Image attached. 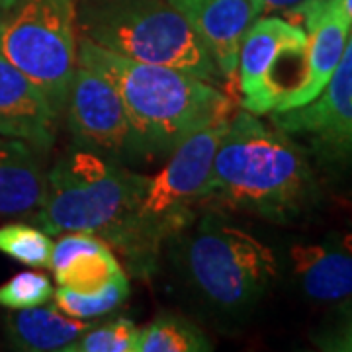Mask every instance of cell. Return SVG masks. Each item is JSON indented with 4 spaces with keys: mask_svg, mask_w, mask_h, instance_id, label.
Wrapping results in <instances>:
<instances>
[{
    "mask_svg": "<svg viewBox=\"0 0 352 352\" xmlns=\"http://www.w3.org/2000/svg\"><path fill=\"white\" fill-rule=\"evenodd\" d=\"M319 200L314 163L276 126L235 112L217 145L204 204L288 223Z\"/></svg>",
    "mask_w": 352,
    "mask_h": 352,
    "instance_id": "6da1fadb",
    "label": "cell"
},
{
    "mask_svg": "<svg viewBox=\"0 0 352 352\" xmlns=\"http://www.w3.org/2000/svg\"><path fill=\"white\" fill-rule=\"evenodd\" d=\"M76 63L116 87L151 159L170 155L194 131L235 113L233 100L212 82L173 67L133 61L82 36L76 38Z\"/></svg>",
    "mask_w": 352,
    "mask_h": 352,
    "instance_id": "7a4b0ae2",
    "label": "cell"
},
{
    "mask_svg": "<svg viewBox=\"0 0 352 352\" xmlns=\"http://www.w3.org/2000/svg\"><path fill=\"white\" fill-rule=\"evenodd\" d=\"M149 175L73 145L45 175L36 223L47 235L92 233L129 261L135 212Z\"/></svg>",
    "mask_w": 352,
    "mask_h": 352,
    "instance_id": "3957f363",
    "label": "cell"
},
{
    "mask_svg": "<svg viewBox=\"0 0 352 352\" xmlns=\"http://www.w3.org/2000/svg\"><path fill=\"white\" fill-rule=\"evenodd\" d=\"M184 284L212 314L237 317L263 300L276 278L270 247L217 214H206L166 241Z\"/></svg>",
    "mask_w": 352,
    "mask_h": 352,
    "instance_id": "277c9868",
    "label": "cell"
},
{
    "mask_svg": "<svg viewBox=\"0 0 352 352\" xmlns=\"http://www.w3.org/2000/svg\"><path fill=\"white\" fill-rule=\"evenodd\" d=\"M78 36L133 61L173 67L219 85L226 76L168 0H78Z\"/></svg>",
    "mask_w": 352,
    "mask_h": 352,
    "instance_id": "5b68a950",
    "label": "cell"
},
{
    "mask_svg": "<svg viewBox=\"0 0 352 352\" xmlns=\"http://www.w3.org/2000/svg\"><path fill=\"white\" fill-rule=\"evenodd\" d=\"M229 120L194 131L170 153L161 173L147 178L135 212L133 252L127 261L133 274L149 276L164 243L194 223L196 208L204 204L215 151Z\"/></svg>",
    "mask_w": 352,
    "mask_h": 352,
    "instance_id": "8992f818",
    "label": "cell"
},
{
    "mask_svg": "<svg viewBox=\"0 0 352 352\" xmlns=\"http://www.w3.org/2000/svg\"><path fill=\"white\" fill-rule=\"evenodd\" d=\"M76 0H18L0 12V55L63 113L76 69Z\"/></svg>",
    "mask_w": 352,
    "mask_h": 352,
    "instance_id": "52a82bcc",
    "label": "cell"
},
{
    "mask_svg": "<svg viewBox=\"0 0 352 352\" xmlns=\"http://www.w3.org/2000/svg\"><path fill=\"white\" fill-rule=\"evenodd\" d=\"M309 38L300 24L278 16H258L239 50L243 110L261 116L276 110L302 85Z\"/></svg>",
    "mask_w": 352,
    "mask_h": 352,
    "instance_id": "ba28073f",
    "label": "cell"
},
{
    "mask_svg": "<svg viewBox=\"0 0 352 352\" xmlns=\"http://www.w3.org/2000/svg\"><path fill=\"white\" fill-rule=\"evenodd\" d=\"M270 122L329 176L352 182V32L319 96L300 108L270 112Z\"/></svg>",
    "mask_w": 352,
    "mask_h": 352,
    "instance_id": "9c48e42d",
    "label": "cell"
},
{
    "mask_svg": "<svg viewBox=\"0 0 352 352\" xmlns=\"http://www.w3.org/2000/svg\"><path fill=\"white\" fill-rule=\"evenodd\" d=\"M63 113L76 147L124 166L151 159L120 92L108 78L87 65L76 63Z\"/></svg>",
    "mask_w": 352,
    "mask_h": 352,
    "instance_id": "30bf717a",
    "label": "cell"
},
{
    "mask_svg": "<svg viewBox=\"0 0 352 352\" xmlns=\"http://www.w3.org/2000/svg\"><path fill=\"white\" fill-rule=\"evenodd\" d=\"M303 20V30L309 38L307 67L302 85L278 106L274 112H284L292 108L305 106L319 96L327 87L329 78L339 67L351 38L352 22L342 10L339 0H323L307 10Z\"/></svg>",
    "mask_w": 352,
    "mask_h": 352,
    "instance_id": "8fae6325",
    "label": "cell"
},
{
    "mask_svg": "<svg viewBox=\"0 0 352 352\" xmlns=\"http://www.w3.org/2000/svg\"><path fill=\"white\" fill-rule=\"evenodd\" d=\"M57 120L43 90L0 55V135L47 153L57 139Z\"/></svg>",
    "mask_w": 352,
    "mask_h": 352,
    "instance_id": "7c38bea8",
    "label": "cell"
},
{
    "mask_svg": "<svg viewBox=\"0 0 352 352\" xmlns=\"http://www.w3.org/2000/svg\"><path fill=\"white\" fill-rule=\"evenodd\" d=\"M182 14L226 78L237 73L239 50L258 18L252 0H168Z\"/></svg>",
    "mask_w": 352,
    "mask_h": 352,
    "instance_id": "4fadbf2b",
    "label": "cell"
},
{
    "mask_svg": "<svg viewBox=\"0 0 352 352\" xmlns=\"http://www.w3.org/2000/svg\"><path fill=\"white\" fill-rule=\"evenodd\" d=\"M36 149L0 135V221H36L43 201L45 173Z\"/></svg>",
    "mask_w": 352,
    "mask_h": 352,
    "instance_id": "5bb4252c",
    "label": "cell"
},
{
    "mask_svg": "<svg viewBox=\"0 0 352 352\" xmlns=\"http://www.w3.org/2000/svg\"><path fill=\"white\" fill-rule=\"evenodd\" d=\"M50 268L59 286L80 294L104 288L113 276L124 272L113 249L92 233H63L53 243Z\"/></svg>",
    "mask_w": 352,
    "mask_h": 352,
    "instance_id": "9a60e30c",
    "label": "cell"
},
{
    "mask_svg": "<svg viewBox=\"0 0 352 352\" xmlns=\"http://www.w3.org/2000/svg\"><path fill=\"white\" fill-rule=\"evenodd\" d=\"M294 274L303 294L315 302H352V252L342 245H294Z\"/></svg>",
    "mask_w": 352,
    "mask_h": 352,
    "instance_id": "2e32d148",
    "label": "cell"
},
{
    "mask_svg": "<svg viewBox=\"0 0 352 352\" xmlns=\"http://www.w3.org/2000/svg\"><path fill=\"white\" fill-rule=\"evenodd\" d=\"M90 323L65 315L57 305L16 309L4 319V335L14 351L65 352L80 339Z\"/></svg>",
    "mask_w": 352,
    "mask_h": 352,
    "instance_id": "e0dca14e",
    "label": "cell"
},
{
    "mask_svg": "<svg viewBox=\"0 0 352 352\" xmlns=\"http://www.w3.org/2000/svg\"><path fill=\"white\" fill-rule=\"evenodd\" d=\"M212 349V340L184 315L161 314L139 329L138 352H208Z\"/></svg>",
    "mask_w": 352,
    "mask_h": 352,
    "instance_id": "ac0fdd59",
    "label": "cell"
},
{
    "mask_svg": "<svg viewBox=\"0 0 352 352\" xmlns=\"http://www.w3.org/2000/svg\"><path fill=\"white\" fill-rule=\"evenodd\" d=\"M129 292H131L129 278L126 272H120L104 288L88 292V294H80L75 289L59 286L53 292V302L65 315L87 321V319L104 317L120 309L129 298Z\"/></svg>",
    "mask_w": 352,
    "mask_h": 352,
    "instance_id": "d6986e66",
    "label": "cell"
},
{
    "mask_svg": "<svg viewBox=\"0 0 352 352\" xmlns=\"http://www.w3.org/2000/svg\"><path fill=\"white\" fill-rule=\"evenodd\" d=\"M53 241L41 227L24 221L0 226V252L32 268H50Z\"/></svg>",
    "mask_w": 352,
    "mask_h": 352,
    "instance_id": "ffe728a7",
    "label": "cell"
},
{
    "mask_svg": "<svg viewBox=\"0 0 352 352\" xmlns=\"http://www.w3.org/2000/svg\"><path fill=\"white\" fill-rule=\"evenodd\" d=\"M138 325L131 319L118 317L98 327L92 325L65 352H138Z\"/></svg>",
    "mask_w": 352,
    "mask_h": 352,
    "instance_id": "44dd1931",
    "label": "cell"
},
{
    "mask_svg": "<svg viewBox=\"0 0 352 352\" xmlns=\"http://www.w3.org/2000/svg\"><path fill=\"white\" fill-rule=\"evenodd\" d=\"M53 282L39 272H20L0 286V307L10 311L45 305L53 300Z\"/></svg>",
    "mask_w": 352,
    "mask_h": 352,
    "instance_id": "7402d4cb",
    "label": "cell"
},
{
    "mask_svg": "<svg viewBox=\"0 0 352 352\" xmlns=\"http://www.w3.org/2000/svg\"><path fill=\"white\" fill-rule=\"evenodd\" d=\"M317 349L329 352H352V302L340 303L335 319L314 337Z\"/></svg>",
    "mask_w": 352,
    "mask_h": 352,
    "instance_id": "603a6c76",
    "label": "cell"
},
{
    "mask_svg": "<svg viewBox=\"0 0 352 352\" xmlns=\"http://www.w3.org/2000/svg\"><path fill=\"white\" fill-rule=\"evenodd\" d=\"M258 16H274V14H284V16H296L303 18L307 10H311L315 4L323 0H252Z\"/></svg>",
    "mask_w": 352,
    "mask_h": 352,
    "instance_id": "cb8c5ba5",
    "label": "cell"
},
{
    "mask_svg": "<svg viewBox=\"0 0 352 352\" xmlns=\"http://www.w3.org/2000/svg\"><path fill=\"white\" fill-rule=\"evenodd\" d=\"M340 2V6H342V10L346 12V16L351 18V22H352V0H339Z\"/></svg>",
    "mask_w": 352,
    "mask_h": 352,
    "instance_id": "d4e9b609",
    "label": "cell"
},
{
    "mask_svg": "<svg viewBox=\"0 0 352 352\" xmlns=\"http://www.w3.org/2000/svg\"><path fill=\"white\" fill-rule=\"evenodd\" d=\"M340 245L346 249V251L352 252V233H349V235H344L342 239H340Z\"/></svg>",
    "mask_w": 352,
    "mask_h": 352,
    "instance_id": "484cf974",
    "label": "cell"
},
{
    "mask_svg": "<svg viewBox=\"0 0 352 352\" xmlns=\"http://www.w3.org/2000/svg\"><path fill=\"white\" fill-rule=\"evenodd\" d=\"M16 2H18V0H0V8L6 10V8H10L12 4H16Z\"/></svg>",
    "mask_w": 352,
    "mask_h": 352,
    "instance_id": "4316f807",
    "label": "cell"
},
{
    "mask_svg": "<svg viewBox=\"0 0 352 352\" xmlns=\"http://www.w3.org/2000/svg\"><path fill=\"white\" fill-rule=\"evenodd\" d=\"M0 12H2V8H0Z\"/></svg>",
    "mask_w": 352,
    "mask_h": 352,
    "instance_id": "83f0119b",
    "label": "cell"
}]
</instances>
